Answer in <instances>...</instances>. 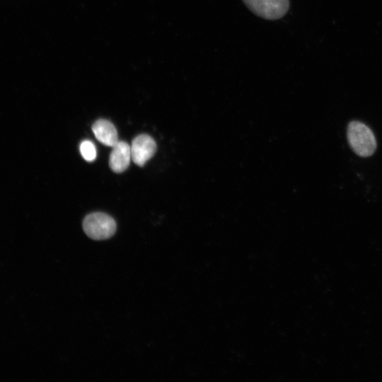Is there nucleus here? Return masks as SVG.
<instances>
[{
  "mask_svg": "<svg viewBox=\"0 0 382 382\" xmlns=\"http://www.w3.org/2000/svg\"><path fill=\"white\" fill-rule=\"evenodd\" d=\"M83 228L86 234L91 238L105 240L114 235L116 231V223L107 214L93 212L84 218Z\"/></svg>",
  "mask_w": 382,
  "mask_h": 382,
  "instance_id": "2",
  "label": "nucleus"
},
{
  "mask_svg": "<svg viewBox=\"0 0 382 382\" xmlns=\"http://www.w3.org/2000/svg\"><path fill=\"white\" fill-rule=\"evenodd\" d=\"M130 149L134 163L143 166L154 155L156 144L151 137L142 134L133 139Z\"/></svg>",
  "mask_w": 382,
  "mask_h": 382,
  "instance_id": "4",
  "label": "nucleus"
},
{
  "mask_svg": "<svg viewBox=\"0 0 382 382\" xmlns=\"http://www.w3.org/2000/svg\"><path fill=\"white\" fill-rule=\"evenodd\" d=\"M130 159L132 156L129 145L125 141H118L112 146L110 155L109 165L111 170L118 173L125 171L129 165Z\"/></svg>",
  "mask_w": 382,
  "mask_h": 382,
  "instance_id": "5",
  "label": "nucleus"
},
{
  "mask_svg": "<svg viewBox=\"0 0 382 382\" xmlns=\"http://www.w3.org/2000/svg\"><path fill=\"white\" fill-rule=\"evenodd\" d=\"M80 152L83 158L87 161H93L96 157L95 145L89 140H84L80 145Z\"/></svg>",
  "mask_w": 382,
  "mask_h": 382,
  "instance_id": "7",
  "label": "nucleus"
},
{
  "mask_svg": "<svg viewBox=\"0 0 382 382\" xmlns=\"http://www.w3.org/2000/svg\"><path fill=\"white\" fill-rule=\"evenodd\" d=\"M255 15L274 20L284 16L289 7V0H243Z\"/></svg>",
  "mask_w": 382,
  "mask_h": 382,
  "instance_id": "3",
  "label": "nucleus"
},
{
  "mask_svg": "<svg viewBox=\"0 0 382 382\" xmlns=\"http://www.w3.org/2000/svg\"><path fill=\"white\" fill-rule=\"evenodd\" d=\"M347 140L354 152L361 157L371 156L376 149V137L371 129L359 121H352L347 126Z\"/></svg>",
  "mask_w": 382,
  "mask_h": 382,
  "instance_id": "1",
  "label": "nucleus"
},
{
  "mask_svg": "<svg viewBox=\"0 0 382 382\" xmlns=\"http://www.w3.org/2000/svg\"><path fill=\"white\" fill-rule=\"evenodd\" d=\"M93 132L101 144L114 146L118 142L117 132L112 122L105 119L96 121L92 126Z\"/></svg>",
  "mask_w": 382,
  "mask_h": 382,
  "instance_id": "6",
  "label": "nucleus"
}]
</instances>
